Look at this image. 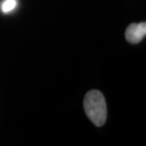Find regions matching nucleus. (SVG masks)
<instances>
[{
  "label": "nucleus",
  "mask_w": 146,
  "mask_h": 146,
  "mask_svg": "<svg viewBox=\"0 0 146 146\" xmlns=\"http://www.w3.org/2000/svg\"><path fill=\"white\" fill-rule=\"evenodd\" d=\"M17 5L16 0H5L2 4V11L4 13H8L16 8Z\"/></svg>",
  "instance_id": "nucleus-3"
},
{
  "label": "nucleus",
  "mask_w": 146,
  "mask_h": 146,
  "mask_svg": "<svg viewBox=\"0 0 146 146\" xmlns=\"http://www.w3.org/2000/svg\"><path fill=\"white\" fill-rule=\"evenodd\" d=\"M84 109L89 119L97 127L104 125L107 116L103 94L98 90L89 91L84 99Z\"/></svg>",
  "instance_id": "nucleus-1"
},
{
  "label": "nucleus",
  "mask_w": 146,
  "mask_h": 146,
  "mask_svg": "<svg viewBox=\"0 0 146 146\" xmlns=\"http://www.w3.org/2000/svg\"><path fill=\"white\" fill-rule=\"evenodd\" d=\"M146 34L145 22L140 24H131L127 28L125 36L127 41L131 44H137L141 42Z\"/></svg>",
  "instance_id": "nucleus-2"
}]
</instances>
